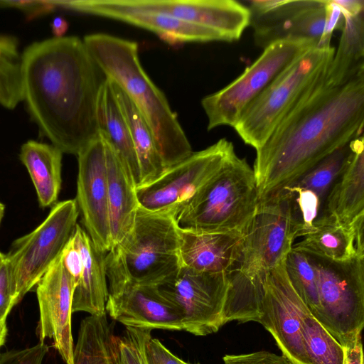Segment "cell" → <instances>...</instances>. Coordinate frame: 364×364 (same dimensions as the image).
Listing matches in <instances>:
<instances>
[{"label":"cell","instance_id":"1","mask_svg":"<svg viewBox=\"0 0 364 364\" xmlns=\"http://www.w3.org/2000/svg\"><path fill=\"white\" fill-rule=\"evenodd\" d=\"M325 74L256 150L253 171L259 201L288 186L328 155L363 135L364 70L338 85L329 82Z\"/></svg>","mask_w":364,"mask_h":364},{"label":"cell","instance_id":"2","mask_svg":"<svg viewBox=\"0 0 364 364\" xmlns=\"http://www.w3.org/2000/svg\"><path fill=\"white\" fill-rule=\"evenodd\" d=\"M107 80L77 36L35 42L22 53L23 101L41 134L63 154L77 156L98 136Z\"/></svg>","mask_w":364,"mask_h":364},{"label":"cell","instance_id":"3","mask_svg":"<svg viewBox=\"0 0 364 364\" xmlns=\"http://www.w3.org/2000/svg\"><path fill=\"white\" fill-rule=\"evenodd\" d=\"M106 77L129 97L151 128L165 169L192 153L191 145L164 94L147 75L136 42L106 33L83 39Z\"/></svg>","mask_w":364,"mask_h":364},{"label":"cell","instance_id":"4","mask_svg":"<svg viewBox=\"0 0 364 364\" xmlns=\"http://www.w3.org/2000/svg\"><path fill=\"white\" fill-rule=\"evenodd\" d=\"M295 239L287 193L279 191L259 201L243 233L237 265L229 274L227 307L233 315L257 313L264 279L286 259Z\"/></svg>","mask_w":364,"mask_h":364},{"label":"cell","instance_id":"5","mask_svg":"<svg viewBox=\"0 0 364 364\" xmlns=\"http://www.w3.org/2000/svg\"><path fill=\"white\" fill-rule=\"evenodd\" d=\"M176 213L138 208L133 226L105 257L109 294L127 284L157 286L181 268Z\"/></svg>","mask_w":364,"mask_h":364},{"label":"cell","instance_id":"6","mask_svg":"<svg viewBox=\"0 0 364 364\" xmlns=\"http://www.w3.org/2000/svg\"><path fill=\"white\" fill-rule=\"evenodd\" d=\"M259 203L253 168L236 154L176 215L178 226L244 233Z\"/></svg>","mask_w":364,"mask_h":364},{"label":"cell","instance_id":"7","mask_svg":"<svg viewBox=\"0 0 364 364\" xmlns=\"http://www.w3.org/2000/svg\"><path fill=\"white\" fill-rule=\"evenodd\" d=\"M331 45H316L298 57L245 109L233 127L257 150L303 94L326 72L334 55Z\"/></svg>","mask_w":364,"mask_h":364},{"label":"cell","instance_id":"8","mask_svg":"<svg viewBox=\"0 0 364 364\" xmlns=\"http://www.w3.org/2000/svg\"><path fill=\"white\" fill-rule=\"evenodd\" d=\"M303 252L316 275L318 322L347 348L361 336L364 326V255L338 262Z\"/></svg>","mask_w":364,"mask_h":364},{"label":"cell","instance_id":"9","mask_svg":"<svg viewBox=\"0 0 364 364\" xmlns=\"http://www.w3.org/2000/svg\"><path fill=\"white\" fill-rule=\"evenodd\" d=\"M318 45L308 39L287 38L272 42L236 79L201 101L208 130L234 127L245 109L298 57Z\"/></svg>","mask_w":364,"mask_h":364},{"label":"cell","instance_id":"10","mask_svg":"<svg viewBox=\"0 0 364 364\" xmlns=\"http://www.w3.org/2000/svg\"><path fill=\"white\" fill-rule=\"evenodd\" d=\"M78 215L75 199L56 203L37 228L13 242L5 255L14 281L16 304L36 286L60 256L74 232Z\"/></svg>","mask_w":364,"mask_h":364},{"label":"cell","instance_id":"11","mask_svg":"<svg viewBox=\"0 0 364 364\" xmlns=\"http://www.w3.org/2000/svg\"><path fill=\"white\" fill-rule=\"evenodd\" d=\"M236 155L225 138L205 149L193 152L166 168L156 180L136 188L139 206L150 212L172 211L181 208Z\"/></svg>","mask_w":364,"mask_h":364},{"label":"cell","instance_id":"12","mask_svg":"<svg viewBox=\"0 0 364 364\" xmlns=\"http://www.w3.org/2000/svg\"><path fill=\"white\" fill-rule=\"evenodd\" d=\"M156 287L182 311L183 331L203 336L218 332L225 325L228 274L200 272L181 267L173 277Z\"/></svg>","mask_w":364,"mask_h":364},{"label":"cell","instance_id":"13","mask_svg":"<svg viewBox=\"0 0 364 364\" xmlns=\"http://www.w3.org/2000/svg\"><path fill=\"white\" fill-rule=\"evenodd\" d=\"M308 311L289 281L284 259L263 281L257 322L272 334L282 355L292 364H311L301 333Z\"/></svg>","mask_w":364,"mask_h":364},{"label":"cell","instance_id":"14","mask_svg":"<svg viewBox=\"0 0 364 364\" xmlns=\"http://www.w3.org/2000/svg\"><path fill=\"white\" fill-rule=\"evenodd\" d=\"M78 173L76 203L85 231L95 249L107 254L112 249L108 205L106 142L98 136L77 155Z\"/></svg>","mask_w":364,"mask_h":364},{"label":"cell","instance_id":"15","mask_svg":"<svg viewBox=\"0 0 364 364\" xmlns=\"http://www.w3.org/2000/svg\"><path fill=\"white\" fill-rule=\"evenodd\" d=\"M55 8L100 16L126 22L156 33L171 45L190 42L225 41L220 33L153 11L141 10L125 4L122 0L52 1Z\"/></svg>","mask_w":364,"mask_h":364},{"label":"cell","instance_id":"16","mask_svg":"<svg viewBox=\"0 0 364 364\" xmlns=\"http://www.w3.org/2000/svg\"><path fill=\"white\" fill-rule=\"evenodd\" d=\"M76 282L65 268L61 254L36 284L40 342L52 339L65 364H74L71 327L73 297Z\"/></svg>","mask_w":364,"mask_h":364},{"label":"cell","instance_id":"17","mask_svg":"<svg viewBox=\"0 0 364 364\" xmlns=\"http://www.w3.org/2000/svg\"><path fill=\"white\" fill-rule=\"evenodd\" d=\"M132 8L158 11L221 33L226 41L238 40L250 26V13L233 0H122Z\"/></svg>","mask_w":364,"mask_h":364},{"label":"cell","instance_id":"18","mask_svg":"<svg viewBox=\"0 0 364 364\" xmlns=\"http://www.w3.org/2000/svg\"><path fill=\"white\" fill-rule=\"evenodd\" d=\"M105 309L126 327L183 331L182 311L154 285H125L109 294Z\"/></svg>","mask_w":364,"mask_h":364},{"label":"cell","instance_id":"19","mask_svg":"<svg viewBox=\"0 0 364 364\" xmlns=\"http://www.w3.org/2000/svg\"><path fill=\"white\" fill-rule=\"evenodd\" d=\"M181 267L205 273L230 274L239 262L243 234L179 228Z\"/></svg>","mask_w":364,"mask_h":364},{"label":"cell","instance_id":"20","mask_svg":"<svg viewBox=\"0 0 364 364\" xmlns=\"http://www.w3.org/2000/svg\"><path fill=\"white\" fill-rule=\"evenodd\" d=\"M351 145L348 161L327 196L321 215L342 225L364 217L363 136L353 139Z\"/></svg>","mask_w":364,"mask_h":364},{"label":"cell","instance_id":"21","mask_svg":"<svg viewBox=\"0 0 364 364\" xmlns=\"http://www.w3.org/2000/svg\"><path fill=\"white\" fill-rule=\"evenodd\" d=\"M72 238L83 262L82 272L73 293V313L84 311L90 315L107 313L105 306L109 289L105 268L106 254L95 249L87 232L78 224Z\"/></svg>","mask_w":364,"mask_h":364},{"label":"cell","instance_id":"22","mask_svg":"<svg viewBox=\"0 0 364 364\" xmlns=\"http://www.w3.org/2000/svg\"><path fill=\"white\" fill-rule=\"evenodd\" d=\"M363 221L361 217L350 225H342L323 216L316 221L314 231L292 248L334 262L350 261L364 255Z\"/></svg>","mask_w":364,"mask_h":364},{"label":"cell","instance_id":"23","mask_svg":"<svg viewBox=\"0 0 364 364\" xmlns=\"http://www.w3.org/2000/svg\"><path fill=\"white\" fill-rule=\"evenodd\" d=\"M105 142L108 205L112 248L131 230L136 212L139 206L136 196V186L132 178L114 151L106 141Z\"/></svg>","mask_w":364,"mask_h":364},{"label":"cell","instance_id":"24","mask_svg":"<svg viewBox=\"0 0 364 364\" xmlns=\"http://www.w3.org/2000/svg\"><path fill=\"white\" fill-rule=\"evenodd\" d=\"M36 189L39 205L53 206L61 188L63 153L53 144L29 140L19 154Z\"/></svg>","mask_w":364,"mask_h":364},{"label":"cell","instance_id":"25","mask_svg":"<svg viewBox=\"0 0 364 364\" xmlns=\"http://www.w3.org/2000/svg\"><path fill=\"white\" fill-rule=\"evenodd\" d=\"M97 122L99 134L118 156L136 188L140 183L137 157L128 125L108 79L100 92L97 105Z\"/></svg>","mask_w":364,"mask_h":364},{"label":"cell","instance_id":"26","mask_svg":"<svg viewBox=\"0 0 364 364\" xmlns=\"http://www.w3.org/2000/svg\"><path fill=\"white\" fill-rule=\"evenodd\" d=\"M109 80L126 119L135 149L140 171L139 186L146 185L156 180L166 170L152 131L125 92L116 83Z\"/></svg>","mask_w":364,"mask_h":364},{"label":"cell","instance_id":"27","mask_svg":"<svg viewBox=\"0 0 364 364\" xmlns=\"http://www.w3.org/2000/svg\"><path fill=\"white\" fill-rule=\"evenodd\" d=\"M117 344L107 313L90 315L80 322L74 364H118Z\"/></svg>","mask_w":364,"mask_h":364},{"label":"cell","instance_id":"28","mask_svg":"<svg viewBox=\"0 0 364 364\" xmlns=\"http://www.w3.org/2000/svg\"><path fill=\"white\" fill-rule=\"evenodd\" d=\"M341 36L326 71V79L341 84L364 70V11L345 16Z\"/></svg>","mask_w":364,"mask_h":364},{"label":"cell","instance_id":"29","mask_svg":"<svg viewBox=\"0 0 364 364\" xmlns=\"http://www.w3.org/2000/svg\"><path fill=\"white\" fill-rule=\"evenodd\" d=\"M21 102L22 53L18 40L0 35V106L12 109Z\"/></svg>","mask_w":364,"mask_h":364},{"label":"cell","instance_id":"30","mask_svg":"<svg viewBox=\"0 0 364 364\" xmlns=\"http://www.w3.org/2000/svg\"><path fill=\"white\" fill-rule=\"evenodd\" d=\"M351 151L350 141L323 159L289 186L312 191L324 206L327 196L345 168Z\"/></svg>","mask_w":364,"mask_h":364},{"label":"cell","instance_id":"31","mask_svg":"<svg viewBox=\"0 0 364 364\" xmlns=\"http://www.w3.org/2000/svg\"><path fill=\"white\" fill-rule=\"evenodd\" d=\"M301 333L311 364H344L345 348L308 311Z\"/></svg>","mask_w":364,"mask_h":364},{"label":"cell","instance_id":"32","mask_svg":"<svg viewBox=\"0 0 364 364\" xmlns=\"http://www.w3.org/2000/svg\"><path fill=\"white\" fill-rule=\"evenodd\" d=\"M285 267L294 289L318 321L320 304L316 275L306 254L291 247L285 259Z\"/></svg>","mask_w":364,"mask_h":364},{"label":"cell","instance_id":"33","mask_svg":"<svg viewBox=\"0 0 364 364\" xmlns=\"http://www.w3.org/2000/svg\"><path fill=\"white\" fill-rule=\"evenodd\" d=\"M151 330L126 327L125 334L118 337V364H147L144 346Z\"/></svg>","mask_w":364,"mask_h":364},{"label":"cell","instance_id":"34","mask_svg":"<svg viewBox=\"0 0 364 364\" xmlns=\"http://www.w3.org/2000/svg\"><path fill=\"white\" fill-rule=\"evenodd\" d=\"M48 346L39 342L34 346L0 353V364H42Z\"/></svg>","mask_w":364,"mask_h":364},{"label":"cell","instance_id":"35","mask_svg":"<svg viewBox=\"0 0 364 364\" xmlns=\"http://www.w3.org/2000/svg\"><path fill=\"white\" fill-rule=\"evenodd\" d=\"M16 305L14 281L7 260L0 264V321H6L12 308Z\"/></svg>","mask_w":364,"mask_h":364},{"label":"cell","instance_id":"36","mask_svg":"<svg viewBox=\"0 0 364 364\" xmlns=\"http://www.w3.org/2000/svg\"><path fill=\"white\" fill-rule=\"evenodd\" d=\"M224 364H292L283 355H279L268 351H257L239 355H225Z\"/></svg>","mask_w":364,"mask_h":364},{"label":"cell","instance_id":"37","mask_svg":"<svg viewBox=\"0 0 364 364\" xmlns=\"http://www.w3.org/2000/svg\"><path fill=\"white\" fill-rule=\"evenodd\" d=\"M144 354L147 364H185V361L172 353L157 338L151 335L147 338L144 346Z\"/></svg>","mask_w":364,"mask_h":364},{"label":"cell","instance_id":"38","mask_svg":"<svg viewBox=\"0 0 364 364\" xmlns=\"http://www.w3.org/2000/svg\"><path fill=\"white\" fill-rule=\"evenodd\" d=\"M326 21L323 36L318 45H331V36L334 31L341 30L345 22V16L340 6L333 0H326Z\"/></svg>","mask_w":364,"mask_h":364},{"label":"cell","instance_id":"39","mask_svg":"<svg viewBox=\"0 0 364 364\" xmlns=\"http://www.w3.org/2000/svg\"><path fill=\"white\" fill-rule=\"evenodd\" d=\"M0 8H14L23 12L28 18L46 14L55 7L51 1H0Z\"/></svg>","mask_w":364,"mask_h":364},{"label":"cell","instance_id":"40","mask_svg":"<svg viewBox=\"0 0 364 364\" xmlns=\"http://www.w3.org/2000/svg\"><path fill=\"white\" fill-rule=\"evenodd\" d=\"M61 259L65 268L77 283L82 272L83 262L81 254L72 237L61 252Z\"/></svg>","mask_w":364,"mask_h":364},{"label":"cell","instance_id":"41","mask_svg":"<svg viewBox=\"0 0 364 364\" xmlns=\"http://www.w3.org/2000/svg\"><path fill=\"white\" fill-rule=\"evenodd\" d=\"M344 364H363V353L361 336L347 348H345Z\"/></svg>","mask_w":364,"mask_h":364},{"label":"cell","instance_id":"42","mask_svg":"<svg viewBox=\"0 0 364 364\" xmlns=\"http://www.w3.org/2000/svg\"><path fill=\"white\" fill-rule=\"evenodd\" d=\"M345 16H354L364 11L363 0H333Z\"/></svg>","mask_w":364,"mask_h":364},{"label":"cell","instance_id":"43","mask_svg":"<svg viewBox=\"0 0 364 364\" xmlns=\"http://www.w3.org/2000/svg\"><path fill=\"white\" fill-rule=\"evenodd\" d=\"M50 26L54 37L62 38L68 29V23L62 16H56L53 19Z\"/></svg>","mask_w":364,"mask_h":364},{"label":"cell","instance_id":"44","mask_svg":"<svg viewBox=\"0 0 364 364\" xmlns=\"http://www.w3.org/2000/svg\"><path fill=\"white\" fill-rule=\"evenodd\" d=\"M7 336L6 321H0V348L5 343Z\"/></svg>","mask_w":364,"mask_h":364},{"label":"cell","instance_id":"45","mask_svg":"<svg viewBox=\"0 0 364 364\" xmlns=\"http://www.w3.org/2000/svg\"><path fill=\"white\" fill-rule=\"evenodd\" d=\"M5 213V205L0 201V225Z\"/></svg>","mask_w":364,"mask_h":364},{"label":"cell","instance_id":"46","mask_svg":"<svg viewBox=\"0 0 364 364\" xmlns=\"http://www.w3.org/2000/svg\"><path fill=\"white\" fill-rule=\"evenodd\" d=\"M6 255L0 252V264L4 261Z\"/></svg>","mask_w":364,"mask_h":364},{"label":"cell","instance_id":"47","mask_svg":"<svg viewBox=\"0 0 364 364\" xmlns=\"http://www.w3.org/2000/svg\"><path fill=\"white\" fill-rule=\"evenodd\" d=\"M185 364H191V363H188L185 362Z\"/></svg>","mask_w":364,"mask_h":364}]
</instances>
